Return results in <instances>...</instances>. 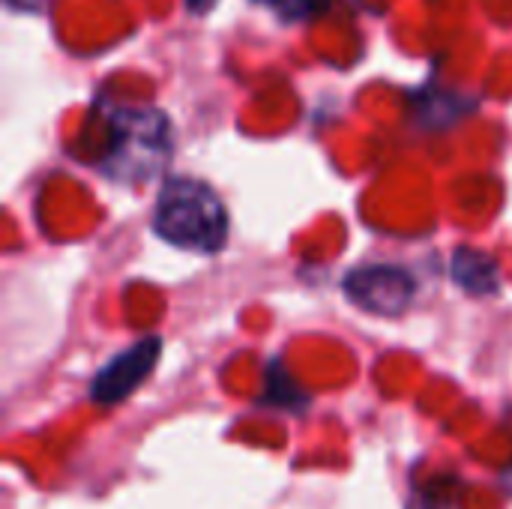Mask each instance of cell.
Returning <instances> with one entry per match:
<instances>
[{"label": "cell", "instance_id": "cell-3", "mask_svg": "<svg viewBox=\"0 0 512 509\" xmlns=\"http://www.w3.org/2000/svg\"><path fill=\"white\" fill-rule=\"evenodd\" d=\"M414 276L402 267H390V264H372V267H360L354 273H348L345 279V294L354 306H360L363 312L372 315H387L396 318L402 315L411 300H414Z\"/></svg>", "mask_w": 512, "mask_h": 509}, {"label": "cell", "instance_id": "cell-8", "mask_svg": "<svg viewBox=\"0 0 512 509\" xmlns=\"http://www.w3.org/2000/svg\"><path fill=\"white\" fill-rule=\"evenodd\" d=\"M12 9H21V12H42L48 0H6Z\"/></svg>", "mask_w": 512, "mask_h": 509}, {"label": "cell", "instance_id": "cell-2", "mask_svg": "<svg viewBox=\"0 0 512 509\" xmlns=\"http://www.w3.org/2000/svg\"><path fill=\"white\" fill-rule=\"evenodd\" d=\"M153 231L177 249L213 255L225 246L228 210L207 183L192 177H171L159 192Z\"/></svg>", "mask_w": 512, "mask_h": 509}, {"label": "cell", "instance_id": "cell-5", "mask_svg": "<svg viewBox=\"0 0 512 509\" xmlns=\"http://www.w3.org/2000/svg\"><path fill=\"white\" fill-rule=\"evenodd\" d=\"M450 273H453V282L474 297H492L501 288V273H498L495 258L471 246H459L453 252Z\"/></svg>", "mask_w": 512, "mask_h": 509}, {"label": "cell", "instance_id": "cell-1", "mask_svg": "<svg viewBox=\"0 0 512 509\" xmlns=\"http://www.w3.org/2000/svg\"><path fill=\"white\" fill-rule=\"evenodd\" d=\"M171 159V123L150 105H120L105 117V150L96 168L114 183H147Z\"/></svg>", "mask_w": 512, "mask_h": 509}, {"label": "cell", "instance_id": "cell-6", "mask_svg": "<svg viewBox=\"0 0 512 509\" xmlns=\"http://www.w3.org/2000/svg\"><path fill=\"white\" fill-rule=\"evenodd\" d=\"M267 393H264V402L267 405H279V408H294V405H306V396L294 387V381L273 363L270 366V375H267Z\"/></svg>", "mask_w": 512, "mask_h": 509}, {"label": "cell", "instance_id": "cell-4", "mask_svg": "<svg viewBox=\"0 0 512 509\" xmlns=\"http://www.w3.org/2000/svg\"><path fill=\"white\" fill-rule=\"evenodd\" d=\"M162 351V339L159 336H147L141 342H135L132 348H126L123 354H117L108 366H102L90 384V399L99 405H117L123 402L129 393H135L147 375L153 372L156 360Z\"/></svg>", "mask_w": 512, "mask_h": 509}, {"label": "cell", "instance_id": "cell-7", "mask_svg": "<svg viewBox=\"0 0 512 509\" xmlns=\"http://www.w3.org/2000/svg\"><path fill=\"white\" fill-rule=\"evenodd\" d=\"M255 3L270 6L282 21H303V18L315 15L324 0H255Z\"/></svg>", "mask_w": 512, "mask_h": 509}, {"label": "cell", "instance_id": "cell-9", "mask_svg": "<svg viewBox=\"0 0 512 509\" xmlns=\"http://www.w3.org/2000/svg\"><path fill=\"white\" fill-rule=\"evenodd\" d=\"M213 3H216V0H186V9L195 12V15H204V12L213 9Z\"/></svg>", "mask_w": 512, "mask_h": 509}]
</instances>
